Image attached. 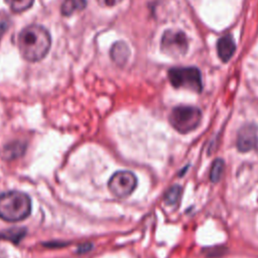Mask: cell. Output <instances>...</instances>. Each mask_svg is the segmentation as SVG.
Segmentation results:
<instances>
[{"label": "cell", "instance_id": "6da1fadb", "mask_svg": "<svg viewBox=\"0 0 258 258\" xmlns=\"http://www.w3.org/2000/svg\"><path fill=\"white\" fill-rule=\"evenodd\" d=\"M17 45L22 57L30 62L39 61L48 52L51 37L47 29L37 24L24 27L17 38Z\"/></svg>", "mask_w": 258, "mask_h": 258}, {"label": "cell", "instance_id": "7a4b0ae2", "mask_svg": "<svg viewBox=\"0 0 258 258\" xmlns=\"http://www.w3.org/2000/svg\"><path fill=\"white\" fill-rule=\"evenodd\" d=\"M31 212L30 198L18 190L0 195V218L7 222H18L26 219Z\"/></svg>", "mask_w": 258, "mask_h": 258}, {"label": "cell", "instance_id": "3957f363", "mask_svg": "<svg viewBox=\"0 0 258 258\" xmlns=\"http://www.w3.org/2000/svg\"><path fill=\"white\" fill-rule=\"evenodd\" d=\"M170 125L179 133H188L195 130L202 120V112L192 106H177L169 115Z\"/></svg>", "mask_w": 258, "mask_h": 258}, {"label": "cell", "instance_id": "9c48e42d", "mask_svg": "<svg viewBox=\"0 0 258 258\" xmlns=\"http://www.w3.org/2000/svg\"><path fill=\"white\" fill-rule=\"evenodd\" d=\"M110 55L112 60L118 64L123 66L127 62L129 55H130V49L128 45L124 41H118L113 44L110 50Z\"/></svg>", "mask_w": 258, "mask_h": 258}, {"label": "cell", "instance_id": "9a60e30c", "mask_svg": "<svg viewBox=\"0 0 258 258\" xmlns=\"http://www.w3.org/2000/svg\"><path fill=\"white\" fill-rule=\"evenodd\" d=\"M22 150H24V149H23V147H21V144H17V143L10 144V146L5 149L6 156H8L10 158H14V156L19 155Z\"/></svg>", "mask_w": 258, "mask_h": 258}, {"label": "cell", "instance_id": "2e32d148", "mask_svg": "<svg viewBox=\"0 0 258 258\" xmlns=\"http://www.w3.org/2000/svg\"><path fill=\"white\" fill-rule=\"evenodd\" d=\"M98 4L102 7H107V8H111L116 6L117 4H119L120 2H122V0H97Z\"/></svg>", "mask_w": 258, "mask_h": 258}, {"label": "cell", "instance_id": "5b68a950", "mask_svg": "<svg viewBox=\"0 0 258 258\" xmlns=\"http://www.w3.org/2000/svg\"><path fill=\"white\" fill-rule=\"evenodd\" d=\"M136 186L137 178L133 172L128 170L115 172L108 181V187L111 194L120 199L129 197Z\"/></svg>", "mask_w": 258, "mask_h": 258}, {"label": "cell", "instance_id": "30bf717a", "mask_svg": "<svg viewBox=\"0 0 258 258\" xmlns=\"http://www.w3.org/2000/svg\"><path fill=\"white\" fill-rule=\"evenodd\" d=\"M86 0H64L61 5V13L64 16H70L76 11H81L86 8Z\"/></svg>", "mask_w": 258, "mask_h": 258}, {"label": "cell", "instance_id": "5bb4252c", "mask_svg": "<svg viewBox=\"0 0 258 258\" xmlns=\"http://www.w3.org/2000/svg\"><path fill=\"white\" fill-rule=\"evenodd\" d=\"M224 161L222 159H216L213 164H212V167H211V173H210V177H211V180L216 182L218 181L222 174H223V171H224Z\"/></svg>", "mask_w": 258, "mask_h": 258}, {"label": "cell", "instance_id": "277c9868", "mask_svg": "<svg viewBox=\"0 0 258 258\" xmlns=\"http://www.w3.org/2000/svg\"><path fill=\"white\" fill-rule=\"evenodd\" d=\"M168 79L174 88H183L196 93L203 90L201 73L194 67L172 68L168 71Z\"/></svg>", "mask_w": 258, "mask_h": 258}, {"label": "cell", "instance_id": "8992f818", "mask_svg": "<svg viewBox=\"0 0 258 258\" xmlns=\"http://www.w3.org/2000/svg\"><path fill=\"white\" fill-rule=\"evenodd\" d=\"M160 47L167 55L181 56L187 51L188 40L185 33L181 30L169 29L162 34Z\"/></svg>", "mask_w": 258, "mask_h": 258}, {"label": "cell", "instance_id": "52a82bcc", "mask_svg": "<svg viewBox=\"0 0 258 258\" xmlns=\"http://www.w3.org/2000/svg\"><path fill=\"white\" fill-rule=\"evenodd\" d=\"M258 143V127L255 124H246L240 128L237 135V148L241 152H248Z\"/></svg>", "mask_w": 258, "mask_h": 258}, {"label": "cell", "instance_id": "ba28073f", "mask_svg": "<svg viewBox=\"0 0 258 258\" xmlns=\"http://www.w3.org/2000/svg\"><path fill=\"white\" fill-rule=\"evenodd\" d=\"M235 42L230 34L222 36L217 42V51L223 61H228L235 52Z\"/></svg>", "mask_w": 258, "mask_h": 258}, {"label": "cell", "instance_id": "4fadbf2b", "mask_svg": "<svg viewBox=\"0 0 258 258\" xmlns=\"http://www.w3.org/2000/svg\"><path fill=\"white\" fill-rule=\"evenodd\" d=\"M25 235L24 229H9L8 231L0 233V239L2 240H9L11 242L17 243L19 240L22 239V237Z\"/></svg>", "mask_w": 258, "mask_h": 258}, {"label": "cell", "instance_id": "7c38bea8", "mask_svg": "<svg viewBox=\"0 0 258 258\" xmlns=\"http://www.w3.org/2000/svg\"><path fill=\"white\" fill-rule=\"evenodd\" d=\"M5 2L11 11L14 13H21L29 9L32 6L34 0H5Z\"/></svg>", "mask_w": 258, "mask_h": 258}, {"label": "cell", "instance_id": "8fae6325", "mask_svg": "<svg viewBox=\"0 0 258 258\" xmlns=\"http://www.w3.org/2000/svg\"><path fill=\"white\" fill-rule=\"evenodd\" d=\"M181 192H182L181 186H179L177 184L172 185L171 187H169L168 190L166 191L165 196H164L165 204L168 205V206L176 205L179 202V200H180Z\"/></svg>", "mask_w": 258, "mask_h": 258}]
</instances>
